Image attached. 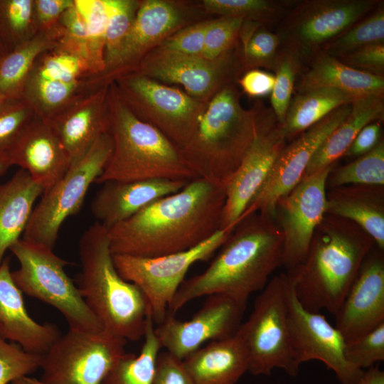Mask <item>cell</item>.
<instances>
[{
    "mask_svg": "<svg viewBox=\"0 0 384 384\" xmlns=\"http://www.w3.org/2000/svg\"><path fill=\"white\" fill-rule=\"evenodd\" d=\"M22 292L14 282L10 258L0 265V336L26 352L43 355L62 335L56 325L40 324L28 314Z\"/></svg>",
    "mask_w": 384,
    "mask_h": 384,
    "instance_id": "obj_24",
    "label": "cell"
},
{
    "mask_svg": "<svg viewBox=\"0 0 384 384\" xmlns=\"http://www.w3.org/2000/svg\"><path fill=\"white\" fill-rule=\"evenodd\" d=\"M140 3L139 0H106L108 22L105 48V69L131 29Z\"/></svg>",
    "mask_w": 384,
    "mask_h": 384,
    "instance_id": "obj_41",
    "label": "cell"
},
{
    "mask_svg": "<svg viewBox=\"0 0 384 384\" xmlns=\"http://www.w3.org/2000/svg\"><path fill=\"white\" fill-rule=\"evenodd\" d=\"M204 10L220 17L242 18L245 21L262 23L276 18L282 7L269 0H203Z\"/></svg>",
    "mask_w": 384,
    "mask_h": 384,
    "instance_id": "obj_40",
    "label": "cell"
},
{
    "mask_svg": "<svg viewBox=\"0 0 384 384\" xmlns=\"http://www.w3.org/2000/svg\"><path fill=\"white\" fill-rule=\"evenodd\" d=\"M351 184L384 186V141L369 152L338 168L326 179L329 188Z\"/></svg>",
    "mask_w": 384,
    "mask_h": 384,
    "instance_id": "obj_35",
    "label": "cell"
},
{
    "mask_svg": "<svg viewBox=\"0 0 384 384\" xmlns=\"http://www.w3.org/2000/svg\"><path fill=\"white\" fill-rule=\"evenodd\" d=\"M85 22L87 34V65L92 76L105 69V48L108 22L106 0H74Z\"/></svg>",
    "mask_w": 384,
    "mask_h": 384,
    "instance_id": "obj_34",
    "label": "cell"
},
{
    "mask_svg": "<svg viewBox=\"0 0 384 384\" xmlns=\"http://www.w3.org/2000/svg\"><path fill=\"white\" fill-rule=\"evenodd\" d=\"M336 316V329L352 341L384 322V255L374 247L365 258Z\"/></svg>",
    "mask_w": 384,
    "mask_h": 384,
    "instance_id": "obj_20",
    "label": "cell"
},
{
    "mask_svg": "<svg viewBox=\"0 0 384 384\" xmlns=\"http://www.w3.org/2000/svg\"><path fill=\"white\" fill-rule=\"evenodd\" d=\"M35 117L22 98L6 99L0 105V151H6Z\"/></svg>",
    "mask_w": 384,
    "mask_h": 384,
    "instance_id": "obj_45",
    "label": "cell"
},
{
    "mask_svg": "<svg viewBox=\"0 0 384 384\" xmlns=\"http://www.w3.org/2000/svg\"><path fill=\"white\" fill-rule=\"evenodd\" d=\"M319 87L336 89L355 97L383 95L384 78L348 66L324 52L314 59L303 74L299 92Z\"/></svg>",
    "mask_w": 384,
    "mask_h": 384,
    "instance_id": "obj_30",
    "label": "cell"
},
{
    "mask_svg": "<svg viewBox=\"0 0 384 384\" xmlns=\"http://www.w3.org/2000/svg\"><path fill=\"white\" fill-rule=\"evenodd\" d=\"M55 38V48L79 56L87 64L85 25L74 3L62 16Z\"/></svg>",
    "mask_w": 384,
    "mask_h": 384,
    "instance_id": "obj_46",
    "label": "cell"
},
{
    "mask_svg": "<svg viewBox=\"0 0 384 384\" xmlns=\"http://www.w3.org/2000/svg\"><path fill=\"white\" fill-rule=\"evenodd\" d=\"M334 164L302 177L277 203L274 219L283 237L282 265L290 271L305 259L313 235L325 216L326 179Z\"/></svg>",
    "mask_w": 384,
    "mask_h": 384,
    "instance_id": "obj_15",
    "label": "cell"
},
{
    "mask_svg": "<svg viewBox=\"0 0 384 384\" xmlns=\"http://www.w3.org/2000/svg\"><path fill=\"white\" fill-rule=\"evenodd\" d=\"M356 98L342 91L328 87L298 92L291 100L281 124L286 141L293 140L334 110L352 103Z\"/></svg>",
    "mask_w": 384,
    "mask_h": 384,
    "instance_id": "obj_31",
    "label": "cell"
},
{
    "mask_svg": "<svg viewBox=\"0 0 384 384\" xmlns=\"http://www.w3.org/2000/svg\"><path fill=\"white\" fill-rule=\"evenodd\" d=\"M11 384H46L41 380H37L34 378L28 376L20 377L11 382Z\"/></svg>",
    "mask_w": 384,
    "mask_h": 384,
    "instance_id": "obj_55",
    "label": "cell"
},
{
    "mask_svg": "<svg viewBox=\"0 0 384 384\" xmlns=\"http://www.w3.org/2000/svg\"><path fill=\"white\" fill-rule=\"evenodd\" d=\"M11 166L6 152L0 151V176L3 175Z\"/></svg>",
    "mask_w": 384,
    "mask_h": 384,
    "instance_id": "obj_54",
    "label": "cell"
},
{
    "mask_svg": "<svg viewBox=\"0 0 384 384\" xmlns=\"http://www.w3.org/2000/svg\"><path fill=\"white\" fill-rule=\"evenodd\" d=\"M237 82L249 97H262L272 93L274 75L260 69H252L247 70Z\"/></svg>",
    "mask_w": 384,
    "mask_h": 384,
    "instance_id": "obj_51",
    "label": "cell"
},
{
    "mask_svg": "<svg viewBox=\"0 0 384 384\" xmlns=\"http://www.w3.org/2000/svg\"><path fill=\"white\" fill-rule=\"evenodd\" d=\"M1 58H0V60H1Z\"/></svg>",
    "mask_w": 384,
    "mask_h": 384,
    "instance_id": "obj_58",
    "label": "cell"
},
{
    "mask_svg": "<svg viewBox=\"0 0 384 384\" xmlns=\"http://www.w3.org/2000/svg\"><path fill=\"white\" fill-rule=\"evenodd\" d=\"M43 193L23 169L0 185V265L6 250L21 238L35 202Z\"/></svg>",
    "mask_w": 384,
    "mask_h": 384,
    "instance_id": "obj_28",
    "label": "cell"
},
{
    "mask_svg": "<svg viewBox=\"0 0 384 384\" xmlns=\"http://www.w3.org/2000/svg\"><path fill=\"white\" fill-rule=\"evenodd\" d=\"M107 104L112 150L96 183L196 178L179 150L159 130L131 112L113 82L108 84Z\"/></svg>",
    "mask_w": 384,
    "mask_h": 384,
    "instance_id": "obj_6",
    "label": "cell"
},
{
    "mask_svg": "<svg viewBox=\"0 0 384 384\" xmlns=\"http://www.w3.org/2000/svg\"><path fill=\"white\" fill-rule=\"evenodd\" d=\"M372 238L356 223L326 214L303 262L287 271L295 295L307 310L335 315L370 250Z\"/></svg>",
    "mask_w": 384,
    "mask_h": 384,
    "instance_id": "obj_3",
    "label": "cell"
},
{
    "mask_svg": "<svg viewBox=\"0 0 384 384\" xmlns=\"http://www.w3.org/2000/svg\"><path fill=\"white\" fill-rule=\"evenodd\" d=\"M384 43V9L380 4L369 15L335 38L328 54L341 58L367 46Z\"/></svg>",
    "mask_w": 384,
    "mask_h": 384,
    "instance_id": "obj_39",
    "label": "cell"
},
{
    "mask_svg": "<svg viewBox=\"0 0 384 384\" xmlns=\"http://www.w3.org/2000/svg\"><path fill=\"white\" fill-rule=\"evenodd\" d=\"M245 307L220 294L208 296L201 308L188 321L167 313L154 328L155 335L166 351L183 361L208 341L234 336Z\"/></svg>",
    "mask_w": 384,
    "mask_h": 384,
    "instance_id": "obj_18",
    "label": "cell"
},
{
    "mask_svg": "<svg viewBox=\"0 0 384 384\" xmlns=\"http://www.w3.org/2000/svg\"><path fill=\"white\" fill-rule=\"evenodd\" d=\"M153 384H193L182 361L167 351L159 353L155 366Z\"/></svg>",
    "mask_w": 384,
    "mask_h": 384,
    "instance_id": "obj_50",
    "label": "cell"
},
{
    "mask_svg": "<svg viewBox=\"0 0 384 384\" xmlns=\"http://www.w3.org/2000/svg\"><path fill=\"white\" fill-rule=\"evenodd\" d=\"M225 188L203 178L107 230L113 255L157 257L196 247L220 230Z\"/></svg>",
    "mask_w": 384,
    "mask_h": 384,
    "instance_id": "obj_1",
    "label": "cell"
},
{
    "mask_svg": "<svg viewBox=\"0 0 384 384\" xmlns=\"http://www.w3.org/2000/svg\"><path fill=\"white\" fill-rule=\"evenodd\" d=\"M326 213L356 223L384 250V186L351 184L326 192Z\"/></svg>",
    "mask_w": 384,
    "mask_h": 384,
    "instance_id": "obj_26",
    "label": "cell"
},
{
    "mask_svg": "<svg viewBox=\"0 0 384 384\" xmlns=\"http://www.w3.org/2000/svg\"><path fill=\"white\" fill-rule=\"evenodd\" d=\"M186 22V9L171 1L142 0L134 23L112 61L95 76L98 86L133 72L143 58Z\"/></svg>",
    "mask_w": 384,
    "mask_h": 384,
    "instance_id": "obj_19",
    "label": "cell"
},
{
    "mask_svg": "<svg viewBox=\"0 0 384 384\" xmlns=\"http://www.w3.org/2000/svg\"><path fill=\"white\" fill-rule=\"evenodd\" d=\"M244 70L241 50L235 46L215 60L156 47L133 72L166 85H180L190 96L208 102Z\"/></svg>",
    "mask_w": 384,
    "mask_h": 384,
    "instance_id": "obj_13",
    "label": "cell"
},
{
    "mask_svg": "<svg viewBox=\"0 0 384 384\" xmlns=\"http://www.w3.org/2000/svg\"><path fill=\"white\" fill-rule=\"evenodd\" d=\"M144 338L139 355L126 353L101 384H153L156 361L161 347L154 333L151 314L146 319Z\"/></svg>",
    "mask_w": 384,
    "mask_h": 384,
    "instance_id": "obj_33",
    "label": "cell"
},
{
    "mask_svg": "<svg viewBox=\"0 0 384 384\" xmlns=\"http://www.w3.org/2000/svg\"><path fill=\"white\" fill-rule=\"evenodd\" d=\"M302 52L294 44L279 50L273 70L274 85L270 97L272 110L282 124L292 100L297 75L302 68Z\"/></svg>",
    "mask_w": 384,
    "mask_h": 384,
    "instance_id": "obj_36",
    "label": "cell"
},
{
    "mask_svg": "<svg viewBox=\"0 0 384 384\" xmlns=\"http://www.w3.org/2000/svg\"><path fill=\"white\" fill-rule=\"evenodd\" d=\"M244 21L242 18L234 17L212 19L206 33L201 57L215 60L234 48Z\"/></svg>",
    "mask_w": 384,
    "mask_h": 384,
    "instance_id": "obj_43",
    "label": "cell"
},
{
    "mask_svg": "<svg viewBox=\"0 0 384 384\" xmlns=\"http://www.w3.org/2000/svg\"><path fill=\"white\" fill-rule=\"evenodd\" d=\"M36 33L33 0H0V41L7 53Z\"/></svg>",
    "mask_w": 384,
    "mask_h": 384,
    "instance_id": "obj_37",
    "label": "cell"
},
{
    "mask_svg": "<svg viewBox=\"0 0 384 384\" xmlns=\"http://www.w3.org/2000/svg\"><path fill=\"white\" fill-rule=\"evenodd\" d=\"M212 19L202 21L177 31L157 47L186 55L201 56L206 33Z\"/></svg>",
    "mask_w": 384,
    "mask_h": 384,
    "instance_id": "obj_47",
    "label": "cell"
},
{
    "mask_svg": "<svg viewBox=\"0 0 384 384\" xmlns=\"http://www.w3.org/2000/svg\"><path fill=\"white\" fill-rule=\"evenodd\" d=\"M9 250L19 263L11 275L22 293L55 308L67 321L69 329H104L66 274L64 267L69 262L56 255L53 249L22 238Z\"/></svg>",
    "mask_w": 384,
    "mask_h": 384,
    "instance_id": "obj_7",
    "label": "cell"
},
{
    "mask_svg": "<svg viewBox=\"0 0 384 384\" xmlns=\"http://www.w3.org/2000/svg\"><path fill=\"white\" fill-rule=\"evenodd\" d=\"M347 361L361 370H366L384 360V322L352 341L346 342Z\"/></svg>",
    "mask_w": 384,
    "mask_h": 384,
    "instance_id": "obj_44",
    "label": "cell"
},
{
    "mask_svg": "<svg viewBox=\"0 0 384 384\" xmlns=\"http://www.w3.org/2000/svg\"><path fill=\"white\" fill-rule=\"evenodd\" d=\"M112 150L109 132L101 134L88 152L34 206L22 239L53 250L63 222L81 208L90 185L102 173Z\"/></svg>",
    "mask_w": 384,
    "mask_h": 384,
    "instance_id": "obj_9",
    "label": "cell"
},
{
    "mask_svg": "<svg viewBox=\"0 0 384 384\" xmlns=\"http://www.w3.org/2000/svg\"><path fill=\"white\" fill-rule=\"evenodd\" d=\"M7 98H6L4 96H0V105L2 104V102Z\"/></svg>",
    "mask_w": 384,
    "mask_h": 384,
    "instance_id": "obj_57",
    "label": "cell"
},
{
    "mask_svg": "<svg viewBox=\"0 0 384 384\" xmlns=\"http://www.w3.org/2000/svg\"><path fill=\"white\" fill-rule=\"evenodd\" d=\"M283 237L272 217L252 213L243 217L202 273L183 282L168 306L175 315L185 304L207 295L226 296L246 307L282 265Z\"/></svg>",
    "mask_w": 384,
    "mask_h": 384,
    "instance_id": "obj_2",
    "label": "cell"
},
{
    "mask_svg": "<svg viewBox=\"0 0 384 384\" xmlns=\"http://www.w3.org/2000/svg\"><path fill=\"white\" fill-rule=\"evenodd\" d=\"M233 230H219L210 238L189 250L157 257L113 255L119 274L137 285L146 297L154 323L164 319L189 268L209 259L229 237Z\"/></svg>",
    "mask_w": 384,
    "mask_h": 384,
    "instance_id": "obj_11",
    "label": "cell"
},
{
    "mask_svg": "<svg viewBox=\"0 0 384 384\" xmlns=\"http://www.w3.org/2000/svg\"><path fill=\"white\" fill-rule=\"evenodd\" d=\"M79 256L76 286L103 329L127 341L144 337L149 302L137 285L119 274L107 230L97 221L82 233Z\"/></svg>",
    "mask_w": 384,
    "mask_h": 384,
    "instance_id": "obj_4",
    "label": "cell"
},
{
    "mask_svg": "<svg viewBox=\"0 0 384 384\" xmlns=\"http://www.w3.org/2000/svg\"><path fill=\"white\" fill-rule=\"evenodd\" d=\"M351 109V103L337 108L284 146L267 180L240 220L255 212L274 218L277 201L301 181L313 156L326 137L347 117Z\"/></svg>",
    "mask_w": 384,
    "mask_h": 384,
    "instance_id": "obj_17",
    "label": "cell"
},
{
    "mask_svg": "<svg viewBox=\"0 0 384 384\" xmlns=\"http://www.w3.org/2000/svg\"><path fill=\"white\" fill-rule=\"evenodd\" d=\"M182 363L193 384H235L249 367L246 348L236 334L210 341Z\"/></svg>",
    "mask_w": 384,
    "mask_h": 384,
    "instance_id": "obj_27",
    "label": "cell"
},
{
    "mask_svg": "<svg viewBox=\"0 0 384 384\" xmlns=\"http://www.w3.org/2000/svg\"><path fill=\"white\" fill-rule=\"evenodd\" d=\"M286 299L292 345L299 364L319 361L334 373L341 384H356L365 370L347 361L346 341L336 327L319 312L309 311L300 304L287 274Z\"/></svg>",
    "mask_w": 384,
    "mask_h": 384,
    "instance_id": "obj_16",
    "label": "cell"
},
{
    "mask_svg": "<svg viewBox=\"0 0 384 384\" xmlns=\"http://www.w3.org/2000/svg\"><path fill=\"white\" fill-rule=\"evenodd\" d=\"M43 355L26 352L18 344L0 336V384H8L41 368Z\"/></svg>",
    "mask_w": 384,
    "mask_h": 384,
    "instance_id": "obj_42",
    "label": "cell"
},
{
    "mask_svg": "<svg viewBox=\"0 0 384 384\" xmlns=\"http://www.w3.org/2000/svg\"><path fill=\"white\" fill-rule=\"evenodd\" d=\"M255 127V105L245 109L236 85L230 83L208 102L179 152L196 178L225 187L253 142Z\"/></svg>",
    "mask_w": 384,
    "mask_h": 384,
    "instance_id": "obj_5",
    "label": "cell"
},
{
    "mask_svg": "<svg viewBox=\"0 0 384 384\" xmlns=\"http://www.w3.org/2000/svg\"><path fill=\"white\" fill-rule=\"evenodd\" d=\"M261 23L245 21L240 32L242 38L241 53L245 70L265 68L273 70L280 36L265 28Z\"/></svg>",
    "mask_w": 384,
    "mask_h": 384,
    "instance_id": "obj_38",
    "label": "cell"
},
{
    "mask_svg": "<svg viewBox=\"0 0 384 384\" xmlns=\"http://www.w3.org/2000/svg\"><path fill=\"white\" fill-rule=\"evenodd\" d=\"M380 121L366 124L357 134L344 156L358 157L373 149L383 139Z\"/></svg>",
    "mask_w": 384,
    "mask_h": 384,
    "instance_id": "obj_52",
    "label": "cell"
},
{
    "mask_svg": "<svg viewBox=\"0 0 384 384\" xmlns=\"http://www.w3.org/2000/svg\"><path fill=\"white\" fill-rule=\"evenodd\" d=\"M253 142L225 186V203L220 230H233L265 183L287 144L281 124L272 109L256 104Z\"/></svg>",
    "mask_w": 384,
    "mask_h": 384,
    "instance_id": "obj_14",
    "label": "cell"
},
{
    "mask_svg": "<svg viewBox=\"0 0 384 384\" xmlns=\"http://www.w3.org/2000/svg\"><path fill=\"white\" fill-rule=\"evenodd\" d=\"M383 95L356 97L347 117L326 137L309 163L303 177L335 164L344 156L358 132L368 124L383 119Z\"/></svg>",
    "mask_w": 384,
    "mask_h": 384,
    "instance_id": "obj_29",
    "label": "cell"
},
{
    "mask_svg": "<svg viewBox=\"0 0 384 384\" xmlns=\"http://www.w3.org/2000/svg\"><path fill=\"white\" fill-rule=\"evenodd\" d=\"M73 3L74 0H33L36 32L50 34L55 38L62 16Z\"/></svg>",
    "mask_w": 384,
    "mask_h": 384,
    "instance_id": "obj_48",
    "label": "cell"
},
{
    "mask_svg": "<svg viewBox=\"0 0 384 384\" xmlns=\"http://www.w3.org/2000/svg\"><path fill=\"white\" fill-rule=\"evenodd\" d=\"M375 0L306 1L288 23L291 43L302 53L334 40L376 8Z\"/></svg>",
    "mask_w": 384,
    "mask_h": 384,
    "instance_id": "obj_21",
    "label": "cell"
},
{
    "mask_svg": "<svg viewBox=\"0 0 384 384\" xmlns=\"http://www.w3.org/2000/svg\"><path fill=\"white\" fill-rule=\"evenodd\" d=\"M340 60L353 68L383 76L384 72V43L361 48L340 58Z\"/></svg>",
    "mask_w": 384,
    "mask_h": 384,
    "instance_id": "obj_49",
    "label": "cell"
},
{
    "mask_svg": "<svg viewBox=\"0 0 384 384\" xmlns=\"http://www.w3.org/2000/svg\"><path fill=\"white\" fill-rule=\"evenodd\" d=\"M108 84L80 97L46 122L61 143L70 162L78 163L98 137L108 132Z\"/></svg>",
    "mask_w": 384,
    "mask_h": 384,
    "instance_id": "obj_22",
    "label": "cell"
},
{
    "mask_svg": "<svg viewBox=\"0 0 384 384\" xmlns=\"http://www.w3.org/2000/svg\"><path fill=\"white\" fill-rule=\"evenodd\" d=\"M126 343L105 329H69L43 355L41 380L46 384H101L127 353Z\"/></svg>",
    "mask_w": 384,
    "mask_h": 384,
    "instance_id": "obj_12",
    "label": "cell"
},
{
    "mask_svg": "<svg viewBox=\"0 0 384 384\" xmlns=\"http://www.w3.org/2000/svg\"><path fill=\"white\" fill-rule=\"evenodd\" d=\"M13 165L26 171L43 190L70 169L67 154L50 124L35 117L6 151Z\"/></svg>",
    "mask_w": 384,
    "mask_h": 384,
    "instance_id": "obj_23",
    "label": "cell"
},
{
    "mask_svg": "<svg viewBox=\"0 0 384 384\" xmlns=\"http://www.w3.org/2000/svg\"><path fill=\"white\" fill-rule=\"evenodd\" d=\"M6 53H7V51L6 50V49L4 47L3 44L0 41V58H2Z\"/></svg>",
    "mask_w": 384,
    "mask_h": 384,
    "instance_id": "obj_56",
    "label": "cell"
},
{
    "mask_svg": "<svg viewBox=\"0 0 384 384\" xmlns=\"http://www.w3.org/2000/svg\"><path fill=\"white\" fill-rule=\"evenodd\" d=\"M356 384H384V371L378 365L373 366L363 371Z\"/></svg>",
    "mask_w": 384,
    "mask_h": 384,
    "instance_id": "obj_53",
    "label": "cell"
},
{
    "mask_svg": "<svg viewBox=\"0 0 384 384\" xmlns=\"http://www.w3.org/2000/svg\"><path fill=\"white\" fill-rule=\"evenodd\" d=\"M187 182L161 178L106 181L93 198L91 211L97 222L109 230L154 201L178 192Z\"/></svg>",
    "mask_w": 384,
    "mask_h": 384,
    "instance_id": "obj_25",
    "label": "cell"
},
{
    "mask_svg": "<svg viewBox=\"0 0 384 384\" xmlns=\"http://www.w3.org/2000/svg\"><path fill=\"white\" fill-rule=\"evenodd\" d=\"M286 285V272L272 278L236 332L247 352L248 371L254 375H270L276 368L290 376L299 371L289 326Z\"/></svg>",
    "mask_w": 384,
    "mask_h": 384,
    "instance_id": "obj_8",
    "label": "cell"
},
{
    "mask_svg": "<svg viewBox=\"0 0 384 384\" xmlns=\"http://www.w3.org/2000/svg\"><path fill=\"white\" fill-rule=\"evenodd\" d=\"M112 82L131 112L159 130L178 150L195 131L208 103L134 72Z\"/></svg>",
    "mask_w": 384,
    "mask_h": 384,
    "instance_id": "obj_10",
    "label": "cell"
},
{
    "mask_svg": "<svg viewBox=\"0 0 384 384\" xmlns=\"http://www.w3.org/2000/svg\"><path fill=\"white\" fill-rule=\"evenodd\" d=\"M56 47L55 38L38 33L0 60V96L21 98L25 82L38 57Z\"/></svg>",
    "mask_w": 384,
    "mask_h": 384,
    "instance_id": "obj_32",
    "label": "cell"
}]
</instances>
